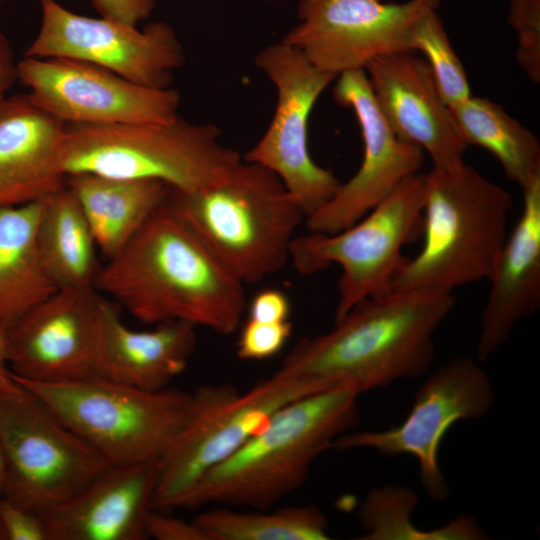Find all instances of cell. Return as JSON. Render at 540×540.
<instances>
[{
  "instance_id": "obj_1",
  "label": "cell",
  "mask_w": 540,
  "mask_h": 540,
  "mask_svg": "<svg viewBox=\"0 0 540 540\" xmlns=\"http://www.w3.org/2000/svg\"><path fill=\"white\" fill-rule=\"evenodd\" d=\"M95 288L143 323L181 320L222 335L238 329L247 306L244 284L166 201L101 266Z\"/></svg>"
},
{
  "instance_id": "obj_2",
  "label": "cell",
  "mask_w": 540,
  "mask_h": 540,
  "mask_svg": "<svg viewBox=\"0 0 540 540\" xmlns=\"http://www.w3.org/2000/svg\"><path fill=\"white\" fill-rule=\"evenodd\" d=\"M455 304L452 293L388 292L367 298L327 333L300 340L281 370L360 394L423 376L435 358L434 335Z\"/></svg>"
},
{
  "instance_id": "obj_3",
  "label": "cell",
  "mask_w": 540,
  "mask_h": 540,
  "mask_svg": "<svg viewBox=\"0 0 540 540\" xmlns=\"http://www.w3.org/2000/svg\"><path fill=\"white\" fill-rule=\"evenodd\" d=\"M360 393L347 385L301 397L268 426L209 471L177 507L216 503L267 510L298 489L312 463L358 425Z\"/></svg>"
},
{
  "instance_id": "obj_4",
  "label": "cell",
  "mask_w": 540,
  "mask_h": 540,
  "mask_svg": "<svg viewBox=\"0 0 540 540\" xmlns=\"http://www.w3.org/2000/svg\"><path fill=\"white\" fill-rule=\"evenodd\" d=\"M12 377L112 465L161 460L198 414L237 391L230 384L148 391L99 377L63 382Z\"/></svg>"
},
{
  "instance_id": "obj_5",
  "label": "cell",
  "mask_w": 540,
  "mask_h": 540,
  "mask_svg": "<svg viewBox=\"0 0 540 540\" xmlns=\"http://www.w3.org/2000/svg\"><path fill=\"white\" fill-rule=\"evenodd\" d=\"M424 242L393 276L390 292L452 293L489 280L508 236L511 194L465 162L425 173Z\"/></svg>"
},
{
  "instance_id": "obj_6",
  "label": "cell",
  "mask_w": 540,
  "mask_h": 540,
  "mask_svg": "<svg viewBox=\"0 0 540 540\" xmlns=\"http://www.w3.org/2000/svg\"><path fill=\"white\" fill-rule=\"evenodd\" d=\"M166 204L244 285L285 266L306 218L274 172L244 159L207 187L170 188Z\"/></svg>"
},
{
  "instance_id": "obj_7",
  "label": "cell",
  "mask_w": 540,
  "mask_h": 540,
  "mask_svg": "<svg viewBox=\"0 0 540 540\" xmlns=\"http://www.w3.org/2000/svg\"><path fill=\"white\" fill-rule=\"evenodd\" d=\"M220 136L214 124L190 123L179 115L165 123L65 124L62 165L66 176L156 180L190 192L222 179L243 160Z\"/></svg>"
},
{
  "instance_id": "obj_8",
  "label": "cell",
  "mask_w": 540,
  "mask_h": 540,
  "mask_svg": "<svg viewBox=\"0 0 540 540\" xmlns=\"http://www.w3.org/2000/svg\"><path fill=\"white\" fill-rule=\"evenodd\" d=\"M425 189V173L419 172L350 227L295 236L290 260L300 274H315L332 264L341 268L335 321L357 303L390 292L391 280L407 258L403 245L422 222Z\"/></svg>"
},
{
  "instance_id": "obj_9",
  "label": "cell",
  "mask_w": 540,
  "mask_h": 540,
  "mask_svg": "<svg viewBox=\"0 0 540 540\" xmlns=\"http://www.w3.org/2000/svg\"><path fill=\"white\" fill-rule=\"evenodd\" d=\"M3 496L38 512L63 502L111 465L33 393L0 392Z\"/></svg>"
},
{
  "instance_id": "obj_10",
  "label": "cell",
  "mask_w": 540,
  "mask_h": 540,
  "mask_svg": "<svg viewBox=\"0 0 540 540\" xmlns=\"http://www.w3.org/2000/svg\"><path fill=\"white\" fill-rule=\"evenodd\" d=\"M255 64L275 86L277 100L267 130L244 160L274 172L307 218L342 183L312 159L307 137L313 107L337 76L317 69L300 50L282 41L262 49Z\"/></svg>"
},
{
  "instance_id": "obj_11",
  "label": "cell",
  "mask_w": 540,
  "mask_h": 540,
  "mask_svg": "<svg viewBox=\"0 0 540 540\" xmlns=\"http://www.w3.org/2000/svg\"><path fill=\"white\" fill-rule=\"evenodd\" d=\"M333 386L279 369L246 393L237 391L204 409L161 459L154 508L177 507L209 471L263 431L280 409Z\"/></svg>"
},
{
  "instance_id": "obj_12",
  "label": "cell",
  "mask_w": 540,
  "mask_h": 540,
  "mask_svg": "<svg viewBox=\"0 0 540 540\" xmlns=\"http://www.w3.org/2000/svg\"><path fill=\"white\" fill-rule=\"evenodd\" d=\"M494 401L487 372L469 357L452 358L425 380L399 425L382 431L346 432L332 448H369L386 457L410 455L418 461L421 483L428 495L444 500L449 496V486L438 453L445 434L460 420L485 416Z\"/></svg>"
},
{
  "instance_id": "obj_13",
  "label": "cell",
  "mask_w": 540,
  "mask_h": 540,
  "mask_svg": "<svg viewBox=\"0 0 540 540\" xmlns=\"http://www.w3.org/2000/svg\"><path fill=\"white\" fill-rule=\"evenodd\" d=\"M442 0H300L299 22L282 38L319 70L338 76L372 60L413 52L412 31Z\"/></svg>"
},
{
  "instance_id": "obj_14",
  "label": "cell",
  "mask_w": 540,
  "mask_h": 540,
  "mask_svg": "<svg viewBox=\"0 0 540 540\" xmlns=\"http://www.w3.org/2000/svg\"><path fill=\"white\" fill-rule=\"evenodd\" d=\"M41 25L25 57H60L102 67L138 85L169 88L184 63L174 29L154 22L138 30L119 21L79 15L55 0H40Z\"/></svg>"
},
{
  "instance_id": "obj_15",
  "label": "cell",
  "mask_w": 540,
  "mask_h": 540,
  "mask_svg": "<svg viewBox=\"0 0 540 540\" xmlns=\"http://www.w3.org/2000/svg\"><path fill=\"white\" fill-rule=\"evenodd\" d=\"M17 77L34 105L65 124L165 123L178 116L177 90L138 85L85 61L25 57Z\"/></svg>"
},
{
  "instance_id": "obj_16",
  "label": "cell",
  "mask_w": 540,
  "mask_h": 540,
  "mask_svg": "<svg viewBox=\"0 0 540 540\" xmlns=\"http://www.w3.org/2000/svg\"><path fill=\"white\" fill-rule=\"evenodd\" d=\"M332 92L338 104L353 110L364 149L357 172L304 221L309 232L323 234H334L356 223L403 181L419 173L424 161L419 146L399 139L389 127L365 70L338 75Z\"/></svg>"
},
{
  "instance_id": "obj_17",
  "label": "cell",
  "mask_w": 540,
  "mask_h": 540,
  "mask_svg": "<svg viewBox=\"0 0 540 540\" xmlns=\"http://www.w3.org/2000/svg\"><path fill=\"white\" fill-rule=\"evenodd\" d=\"M102 299L96 288L58 289L29 311L7 332L11 373L36 382L95 377Z\"/></svg>"
},
{
  "instance_id": "obj_18",
  "label": "cell",
  "mask_w": 540,
  "mask_h": 540,
  "mask_svg": "<svg viewBox=\"0 0 540 540\" xmlns=\"http://www.w3.org/2000/svg\"><path fill=\"white\" fill-rule=\"evenodd\" d=\"M364 70L383 117L399 139L427 152L434 168L451 169L464 162L467 146L423 57L415 52L389 54Z\"/></svg>"
},
{
  "instance_id": "obj_19",
  "label": "cell",
  "mask_w": 540,
  "mask_h": 540,
  "mask_svg": "<svg viewBox=\"0 0 540 540\" xmlns=\"http://www.w3.org/2000/svg\"><path fill=\"white\" fill-rule=\"evenodd\" d=\"M161 460L109 465L42 512L49 540H143L154 508Z\"/></svg>"
},
{
  "instance_id": "obj_20",
  "label": "cell",
  "mask_w": 540,
  "mask_h": 540,
  "mask_svg": "<svg viewBox=\"0 0 540 540\" xmlns=\"http://www.w3.org/2000/svg\"><path fill=\"white\" fill-rule=\"evenodd\" d=\"M196 346V326L181 320L136 331L121 320L119 306L103 297L97 325L95 377L156 391L187 368Z\"/></svg>"
},
{
  "instance_id": "obj_21",
  "label": "cell",
  "mask_w": 540,
  "mask_h": 540,
  "mask_svg": "<svg viewBox=\"0 0 540 540\" xmlns=\"http://www.w3.org/2000/svg\"><path fill=\"white\" fill-rule=\"evenodd\" d=\"M522 191L520 216L489 279L476 346L481 362L507 342L520 320L540 307V178Z\"/></svg>"
},
{
  "instance_id": "obj_22",
  "label": "cell",
  "mask_w": 540,
  "mask_h": 540,
  "mask_svg": "<svg viewBox=\"0 0 540 540\" xmlns=\"http://www.w3.org/2000/svg\"><path fill=\"white\" fill-rule=\"evenodd\" d=\"M64 128L27 94L8 98L0 111V208L42 201L66 185Z\"/></svg>"
},
{
  "instance_id": "obj_23",
  "label": "cell",
  "mask_w": 540,
  "mask_h": 540,
  "mask_svg": "<svg viewBox=\"0 0 540 540\" xmlns=\"http://www.w3.org/2000/svg\"><path fill=\"white\" fill-rule=\"evenodd\" d=\"M107 259L117 254L166 201L170 187L156 180L79 173L67 176Z\"/></svg>"
},
{
  "instance_id": "obj_24",
  "label": "cell",
  "mask_w": 540,
  "mask_h": 540,
  "mask_svg": "<svg viewBox=\"0 0 540 540\" xmlns=\"http://www.w3.org/2000/svg\"><path fill=\"white\" fill-rule=\"evenodd\" d=\"M41 205L0 208V329L6 332L58 290L38 247Z\"/></svg>"
},
{
  "instance_id": "obj_25",
  "label": "cell",
  "mask_w": 540,
  "mask_h": 540,
  "mask_svg": "<svg viewBox=\"0 0 540 540\" xmlns=\"http://www.w3.org/2000/svg\"><path fill=\"white\" fill-rule=\"evenodd\" d=\"M37 241L44 265L58 289L95 288L101 268L97 244L67 182L42 200Z\"/></svg>"
},
{
  "instance_id": "obj_26",
  "label": "cell",
  "mask_w": 540,
  "mask_h": 540,
  "mask_svg": "<svg viewBox=\"0 0 540 540\" xmlns=\"http://www.w3.org/2000/svg\"><path fill=\"white\" fill-rule=\"evenodd\" d=\"M449 109L463 143L493 154L505 175L522 190L540 178L538 139L502 106L471 95Z\"/></svg>"
},
{
  "instance_id": "obj_27",
  "label": "cell",
  "mask_w": 540,
  "mask_h": 540,
  "mask_svg": "<svg viewBox=\"0 0 540 540\" xmlns=\"http://www.w3.org/2000/svg\"><path fill=\"white\" fill-rule=\"evenodd\" d=\"M253 510L213 508L200 513L193 521L208 540L329 539L327 518L314 505Z\"/></svg>"
},
{
  "instance_id": "obj_28",
  "label": "cell",
  "mask_w": 540,
  "mask_h": 540,
  "mask_svg": "<svg viewBox=\"0 0 540 540\" xmlns=\"http://www.w3.org/2000/svg\"><path fill=\"white\" fill-rule=\"evenodd\" d=\"M417 504V495L410 489L386 486L372 490L359 510L366 530V540L381 539H485V533L469 516H462L449 525L433 531L414 528L409 516Z\"/></svg>"
},
{
  "instance_id": "obj_29",
  "label": "cell",
  "mask_w": 540,
  "mask_h": 540,
  "mask_svg": "<svg viewBox=\"0 0 540 540\" xmlns=\"http://www.w3.org/2000/svg\"><path fill=\"white\" fill-rule=\"evenodd\" d=\"M412 49L413 52L420 51L424 55L438 91L448 107L472 95L464 66L450 42L437 10L427 11L415 23Z\"/></svg>"
},
{
  "instance_id": "obj_30",
  "label": "cell",
  "mask_w": 540,
  "mask_h": 540,
  "mask_svg": "<svg viewBox=\"0 0 540 540\" xmlns=\"http://www.w3.org/2000/svg\"><path fill=\"white\" fill-rule=\"evenodd\" d=\"M508 22L516 33V62L534 83H540V0H510Z\"/></svg>"
},
{
  "instance_id": "obj_31",
  "label": "cell",
  "mask_w": 540,
  "mask_h": 540,
  "mask_svg": "<svg viewBox=\"0 0 540 540\" xmlns=\"http://www.w3.org/2000/svg\"><path fill=\"white\" fill-rule=\"evenodd\" d=\"M290 320L262 322L247 318L239 331L237 356L242 360L261 361L274 357L292 335Z\"/></svg>"
},
{
  "instance_id": "obj_32",
  "label": "cell",
  "mask_w": 540,
  "mask_h": 540,
  "mask_svg": "<svg viewBox=\"0 0 540 540\" xmlns=\"http://www.w3.org/2000/svg\"><path fill=\"white\" fill-rule=\"evenodd\" d=\"M0 522L6 540H49L47 525L41 512L4 496L0 498Z\"/></svg>"
},
{
  "instance_id": "obj_33",
  "label": "cell",
  "mask_w": 540,
  "mask_h": 540,
  "mask_svg": "<svg viewBox=\"0 0 540 540\" xmlns=\"http://www.w3.org/2000/svg\"><path fill=\"white\" fill-rule=\"evenodd\" d=\"M145 532L147 538L156 540H208L194 521L188 522L155 509L148 515Z\"/></svg>"
},
{
  "instance_id": "obj_34",
  "label": "cell",
  "mask_w": 540,
  "mask_h": 540,
  "mask_svg": "<svg viewBox=\"0 0 540 540\" xmlns=\"http://www.w3.org/2000/svg\"><path fill=\"white\" fill-rule=\"evenodd\" d=\"M247 318L262 322H283L290 318L288 296L276 288H266L256 293L249 304Z\"/></svg>"
},
{
  "instance_id": "obj_35",
  "label": "cell",
  "mask_w": 540,
  "mask_h": 540,
  "mask_svg": "<svg viewBox=\"0 0 540 540\" xmlns=\"http://www.w3.org/2000/svg\"><path fill=\"white\" fill-rule=\"evenodd\" d=\"M99 15L132 26L150 16L155 0H91Z\"/></svg>"
},
{
  "instance_id": "obj_36",
  "label": "cell",
  "mask_w": 540,
  "mask_h": 540,
  "mask_svg": "<svg viewBox=\"0 0 540 540\" xmlns=\"http://www.w3.org/2000/svg\"><path fill=\"white\" fill-rule=\"evenodd\" d=\"M17 79V63L14 60V54L9 40L0 28V111L8 100L7 92Z\"/></svg>"
},
{
  "instance_id": "obj_37",
  "label": "cell",
  "mask_w": 540,
  "mask_h": 540,
  "mask_svg": "<svg viewBox=\"0 0 540 540\" xmlns=\"http://www.w3.org/2000/svg\"><path fill=\"white\" fill-rule=\"evenodd\" d=\"M7 332L0 329V392L10 391L18 387L7 364Z\"/></svg>"
},
{
  "instance_id": "obj_38",
  "label": "cell",
  "mask_w": 540,
  "mask_h": 540,
  "mask_svg": "<svg viewBox=\"0 0 540 540\" xmlns=\"http://www.w3.org/2000/svg\"><path fill=\"white\" fill-rule=\"evenodd\" d=\"M7 479L6 462L3 454V450L0 444V498L3 496Z\"/></svg>"
},
{
  "instance_id": "obj_39",
  "label": "cell",
  "mask_w": 540,
  "mask_h": 540,
  "mask_svg": "<svg viewBox=\"0 0 540 540\" xmlns=\"http://www.w3.org/2000/svg\"><path fill=\"white\" fill-rule=\"evenodd\" d=\"M0 540H6V535H5L1 522H0Z\"/></svg>"
},
{
  "instance_id": "obj_40",
  "label": "cell",
  "mask_w": 540,
  "mask_h": 540,
  "mask_svg": "<svg viewBox=\"0 0 540 540\" xmlns=\"http://www.w3.org/2000/svg\"><path fill=\"white\" fill-rule=\"evenodd\" d=\"M267 1H276V0H267Z\"/></svg>"
}]
</instances>
